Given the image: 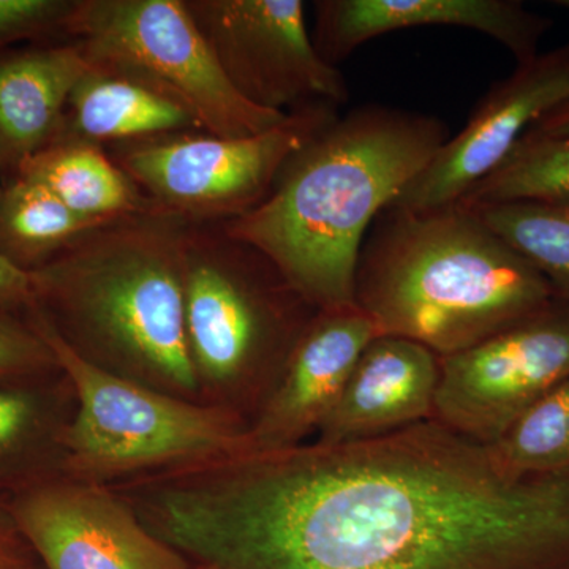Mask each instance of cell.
<instances>
[{"label": "cell", "mask_w": 569, "mask_h": 569, "mask_svg": "<svg viewBox=\"0 0 569 569\" xmlns=\"http://www.w3.org/2000/svg\"><path fill=\"white\" fill-rule=\"evenodd\" d=\"M467 208L486 204L569 206V134L527 132L503 163L468 190Z\"/></svg>", "instance_id": "obj_20"}, {"label": "cell", "mask_w": 569, "mask_h": 569, "mask_svg": "<svg viewBox=\"0 0 569 569\" xmlns=\"http://www.w3.org/2000/svg\"><path fill=\"white\" fill-rule=\"evenodd\" d=\"M468 209L545 276L556 298L569 302V206L505 203Z\"/></svg>", "instance_id": "obj_21"}, {"label": "cell", "mask_w": 569, "mask_h": 569, "mask_svg": "<svg viewBox=\"0 0 569 569\" xmlns=\"http://www.w3.org/2000/svg\"><path fill=\"white\" fill-rule=\"evenodd\" d=\"M0 305L32 307L36 305L31 272L11 263L2 253H0Z\"/></svg>", "instance_id": "obj_26"}, {"label": "cell", "mask_w": 569, "mask_h": 569, "mask_svg": "<svg viewBox=\"0 0 569 569\" xmlns=\"http://www.w3.org/2000/svg\"><path fill=\"white\" fill-rule=\"evenodd\" d=\"M62 36L80 44L96 69L170 97L203 133L253 137L290 118L234 91L183 0H74Z\"/></svg>", "instance_id": "obj_7"}, {"label": "cell", "mask_w": 569, "mask_h": 569, "mask_svg": "<svg viewBox=\"0 0 569 569\" xmlns=\"http://www.w3.org/2000/svg\"><path fill=\"white\" fill-rule=\"evenodd\" d=\"M91 69L74 41L0 54V170L17 173L61 137L71 92Z\"/></svg>", "instance_id": "obj_16"}, {"label": "cell", "mask_w": 569, "mask_h": 569, "mask_svg": "<svg viewBox=\"0 0 569 569\" xmlns=\"http://www.w3.org/2000/svg\"><path fill=\"white\" fill-rule=\"evenodd\" d=\"M449 137L436 116L353 108L288 160L263 203L220 227L263 253L318 312L355 309L356 264L370 227Z\"/></svg>", "instance_id": "obj_2"}, {"label": "cell", "mask_w": 569, "mask_h": 569, "mask_svg": "<svg viewBox=\"0 0 569 569\" xmlns=\"http://www.w3.org/2000/svg\"><path fill=\"white\" fill-rule=\"evenodd\" d=\"M67 118L70 132L59 138H78L93 144H132L168 134L201 132L193 116L170 97L127 74L96 67L71 92Z\"/></svg>", "instance_id": "obj_17"}, {"label": "cell", "mask_w": 569, "mask_h": 569, "mask_svg": "<svg viewBox=\"0 0 569 569\" xmlns=\"http://www.w3.org/2000/svg\"><path fill=\"white\" fill-rule=\"evenodd\" d=\"M11 522L43 569H194L104 482H41L11 503Z\"/></svg>", "instance_id": "obj_11"}, {"label": "cell", "mask_w": 569, "mask_h": 569, "mask_svg": "<svg viewBox=\"0 0 569 569\" xmlns=\"http://www.w3.org/2000/svg\"><path fill=\"white\" fill-rule=\"evenodd\" d=\"M569 378V302L549 306L485 342L440 358L432 419L493 445L512 422Z\"/></svg>", "instance_id": "obj_10"}, {"label": "cell", "mask_w": 569, "mask_h": 569, "mask_svg": "<svg viewBox=\"0 0 569 569\" xmlns=\"http://www.w3.org/2000/svg\"><path fill=\"white\" fill-rule=\"evenodd\" d=\"M529 132L550 134V137H565L569 134V100L550 111L541 121L535 123Z\"/></svg>", "instance_id": "obj_28"}, {"label": "cell", "mask_w": 569, "mask_h": 569, "mask_svg": "<svg viewBox=\"0 0 569 569\" xmlns=\"http://www.w3.org/2000/svg\"><path fill=\"white\" fill-rule=\"evenodd\" d=\"M339 114L317 104L253 137L168 134L119 149L116 163L157 208L190 223H222L252 211L288 160Z\"/></svg>", "instance_id": "obj_8"}, {"label": "cell", "mask_w": 569, "mask_h": 569, "mask_svg": "<svg viewBox=\"0 0 569 569\" xmlns=\"http://www.w3.org/2000/svg\"><path fill=\"white\" fill-rule=\"evenodd\" d=\"M0 569H43L20 531L0 523Z\"/></svg>", "instance_id": "obj_27"}, {"label": "cell", "mask_w": 569, "mask_h": 569, "mask_svg": "<svg viewBox=\"0 0 569 569\" xmlns=\"http://www.w3.org/2000/svg\"><path fill=\"white\" fill-rule=\"evenodd\" d=\"M313 43L337 67L366 41L422 26L473 29L503 44L518 63L539 54L552 21L518 0H320Z\"/></svg>", "instance_id": "obj_14"}, {"label": "cell", "mask_w": 569, "mask_h": 569, "mask_svg": "<svg viewBox=\"0 0 569 569\" xmlns=\"http://www.w3.org/2000/svg\"><path fill=\"white\" fill-rule=\"evenodd\" d=\"M378 336L372 318L358 307L318 312L250 425L252 449L298 447L317 433L342 395L359 356Z\"/></svg>", "instance_id": "obj_13"}, {"label": "cell", "mask_w": 569, "mask_h": 569, "mask_svg": "<svg viewBox=\"0 0 569 569\" xmlns=\"http://www.w3.org/2000/svg\"><path fill=\"white\" fill-rule=\"evenodd\" d=\"M234 91L263 110L343 107L346 78L318 54L301 0H183Z\"/></svg>", "instance_id": "obj_9"}, {"label": "cell", "mask_w": 569, "mask_h": 569, "mask_svg": "<svg viewBox=\"0 0 569 569\" xmlns=\"http://www.w3.org/2000/svg\"><path fill=\"white\" fill-rule=\"evenodd\" d=\"M211 569H569V473L516 477L426 419L383 436L203 460L123 482Z\"/></svg>", "instance_id": "obj_1"}, {"label": "cell", "mask_w": 569, "mask_h": 569, "mask_svg": "<svg viewBox=\"0 0 569 569\" xmlns=\"http://www.w3.org/2000/svg\"><path fill=\"white\" fill-rule=\"evenodd\" d=\"M556 6H559L560 9H565L569 11V0H557Z\"/></svg>", "instance_id": "obj_29"}, {"label": "cell", "mask_w": 569, "mask_h": 569, "mask_svg": "<svg viewBox=\"0 0 569 569\" xmlns=\"http://www.w3.org/2000/svg\"><path fill=\"white\" fill-rule=\"evenodd\" d=\"M74 0H0V51L21 40L61 36Z\"/></svg>", "instance_id": "obj_23"}, {"label": "cell", "mask_w": 569, "mask_h": 569, "mask_svg": "<svg viewBox=\"0 0 569 569\" xmlns=\"http://www.w3.org/2000/svg\"><path fill=\"white\" fill-rule=\"evenodd\" d=\"M14 174L43 183L70 211L93 223L162 212L99 144L78 138L51 142Z\"/></svg>", "instance_id": "obj_18"}, {"label": "cell", "mask_w": 569, "mask_h": 569, "mask_svg": "<svg viewBox=\"0 0 569 569\" xmlns=\"http://www.w3.org/2000/svg\"><path fill=\"white\" fill-rule=\"evenodd\" d=\"M100 227L104 224L70 211L50 189L28 176L14 174L0 186V253L24 271L47 264Z\"/></svg>", "instance_id": "obj_19"}, {"label": "cell", "mask_w": 569, "mask_h": 569, "mask_svg": "<svg viewBox=\"0 0 569 569\" xmlns=\"http://www.w3.org/2000/svg\"><path fill=\"white\" fill-rule=\"evenodd\" d=\"M492 448L516 477L569 473V378L520 415Z\"/></svg>", "instance_id": "obj_22"}, {"label": "cell", "mask_w": 569, "mask_h": 569, "mask_svg": "<svg viewBox=\"0 0 569 569\" xmlns=\"http://www.w3.org/2000/svg\"><path fill=\"white\" fill-rule=\"evenodd\" d=\"M56 366L50 347L37 335L0 318V377L22 376Z\"/></svg>", "instance_id": "obj_24"}, {"label": "cell", "mask_w": 569, "mask_h": 569, "mask_svg": "<svg viewBox=\"0 0 569 569\" xmlns=\"http://www.w3.org/2000/svg\"><path fill=\"white\" fill-rule=\"evenodd\" d=\"M183 310L200 392L216 389L249 425L318 313L263 253L220 223L187 228Z\"/></svg>", "instance_id": "obj_5"}, {"label": "cell", "mask_w": 569, "mask_h": 569, "mask_svg": "<svg viewBox=\"0 0 569 569\" xmlns=\"http://www.w3.org/2000/svg\"><path fill=\"white\" fill-rule=\"evenodd\" d=\"M32 406L28 397L0 391V451L10 448L28 429Z\"/></svg>", "instance_id": "obj_25"}, {"label": "cell", "mask_w": 569, "mask_h": 569, "mask_svg": "<svg viewBox=\"0 0 569 569\" xmlns=\"http://www.w3.org/2000/svg\"><path fill=\"white\" fill-rule=\"evenodd\" d=\"M553 298L545 276L460 203L388 206L356 264V306L380 336L413 340L440 358L485 342Z\"/></svg>", "instance_id": "obj_3"}, {"label": "cell", "mask_w": 569, "mask_h": 569, "mask_svg": "<svg viewBox=\"0 0 569 569\" xmlns=\"http://www.w3.org/2000/svg\"><path fill=\"white\" fill-rule=\"evenodd\" d=\"M77 396L59 443L67 475L114 485L252 449L249 421L231 408L167 395L92 365L41 313L33 325Z\"/></svg>", "instance_id": "obj_6"}, {"label": "cell", "mask_w": 569, "mask_h": 569, "mask_svg": "<svg viewBox=\"0 0 569 569\" xmlns=\"http://www.w3.org/2000/svg\"><path fill=\"white\" fill-rule=\"evenodd\" d=\"M187 220L144 213L96 228L31 272L33 307L82 358L187 400L200 387L186 337ZM201 402V400H200Z\"/></svg>", "instance_id": "obj_4"}, {"label": "cell", "mask_w": 569, "mask_h": 569, "mask_svg": "<svg viewBox=\"0 0 569 569\" xmlns=\"http://www.w3.org/2000/svg\"><path fill=\"white\" fill-rule=\"evenodd\" d=\"M569 100V43L518 63L493 82L462 130L389 206L429 211L459 203L497 170L535 123Z\"/></svg>", "instance_id": "obj_12"}, {"label": "cell", "mask_w": 569, "mask_h": 569, "mask_svg": "<svg viewBox=\"0 0 569 569\" xmlns=\"http://www.w3.org/2000/svg\"><path fill=\"white\" fill-rule=\"evenodd\" d=\"M438 383L440 356L413 340L378 336L359 356L316 441L362 440L432 419Z\"/></svg>", "instance_id": "obj_15"}, {"label": "cell", "mask_w": 569, "mask_h": 569, "mask_svg": "<svg viewBox=\"0 0 569 569\" xmlns=\"http://www.w3.org/2000/svg\"><path fill=\"white\" fill-rule=\"evenodd\" d=\"M194 569H211L208 567H201V565H194Z\"/></svg>", "instance_id": "obj_30"}]
</instances>
